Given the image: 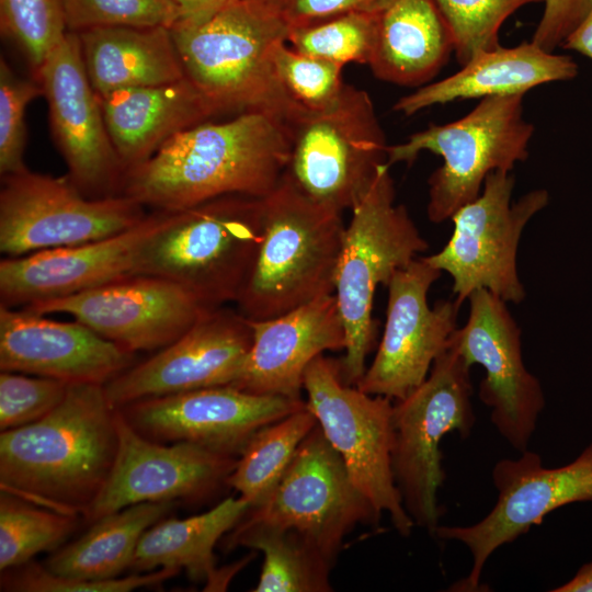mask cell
I'll list each match as a JSON object with an SVG mask.
<instances>
[{"mask_svg": "<svg viewBox=\"0 0 592 592\" xmlns=\"http://www.w3.org/2000/svg\"><path fill=\"white\" fill-rule=\"evenodd\" d=\"M76 527V514L49 509L1 490V571L26 563L42 551L59 548Z\"/></svg>", "mask_w": 592, "mask_h": 592, "instance_id": "d6a6232c", "label": "cell"}, {"mask_svg": "<svg viewBox=\"0 0 592 592\" xmlns=\"http://www.w3.org/2000/svg\"><path fill=\"white\" fill-rule=\"evenodd\" d=\"M261 198L230 194L169 212L133 275L168 280L208 307L236 303L262 239Z\"/></svg>", "mask_w": 592, "mask_h": 592, "instance_id": "5b68a950", "label": "cell"}, {"mask_svg": "<svg viewBox=\"0 0 592 592\" xmlns=\"http://www.w3.org/2000/svg\"><path fill=\"white\" fill-rule=\"evenodd\" d=\"M468 300L467 322L454 331L448 349L469 367L485 368L479 398L491 409V422L501 436L524 452L545 407L543 387L524 365L521 329L506 303L485 288L474 291Z\"/></svg>", "mask_w": 592, "mask_h": 592, "instance_id": "2e32d148", "label": "cell"}, {"mask_svg": "<svg viewBox=\"0 0 592 592\" xmlns=\"http://www.w3.org/2000/svg\"><path fill=\"white\" fill-rule=\"evenodd\" d=\"M514 183L508 171L489 173L478 197L451 217L454 230L444 248L424 257L451 275L459 306L479 288L505 303L519 304L526 296L517 274V247L526 224L548 204L549 195L538 189L511 203Z\"/></svg>", "mask_w": 592, "mask_h": 592, "instance_id": "8fae6325", "label": "cell"}, {"mask_svg": "<svg viewBox=\"0 0 592 592\" xmlns=\"http://www.w3.org/2000/svg\"><path fill=\"white\" fill-rule=\"evenodd\" d=\"M249 509L250 504L241 497H230L197 515L161 519L141 535L129 569L134 572L167 567L184 569L191 580L208 583L218 570L216 544Z\"/></svg>", "mask_w": 592, "mask_h": 592, "instance_id": "f546056e", "label": "cell"}, {"mask_svg": "<svg viewBox=\"0 0 592 592\" xmlns=\"http://www.w3.org/2000/svg\"><path fill=\"white\" fill-rule=\"evenodd\" d=\"M470 367L452 349L433 363L426 379L392 407L391 466L405 509L414 525L434 535L444 508L440 444L449 432L469 436L476 421Z\"/></svg>", "mask_w": 592, "mask_h": 592, "instance_id": "9c48e42d", "label": "cell"}, {"mask_svg": "<svg viewBox=\"0 0 592 592\" xmlns=\"http://www.w3.org/2000/svg\"><path fill=\"white\" fill-rule=\"evenodd\" d=\"M288 158L286 123L267 113L243 112L173 135L125 172L121 194L168 212L230 194L263 197L281 182Z\"/></svg>", "mask_w": 592, "mask_h": 592, "instance_id": "6da1fadb", "label": "cell"}, {"mask_svg": "<svg viewBox=\"0 0 592 592\" xmlns=\"http://www.w3.org/2000/svg\"><path fill=\"white\" fill-rule=\"evenodd\" d=\"M173 502H144L110 513L92 522L79 538L65 545L45 561L37 578L41 592H129V569L144 532L160 521Z\"/></svg>", "mask_w": 592, "mask_h": 592, "instance_id": "d4e9b609", "label": "cell"}, {"mask_svg": "<svg viewBox=\"0 0 592 592\" xmlns=\"http://www.w3.org/2000/svg\"><path fill=\"white\" fill-rule=\"evenodd\" d=\"M118 447L102 490L84 512L90 523L144 502L201 500L214 493L238 457L187 443H160L137 432L117 409Z\"/></svg>", "mask_w": 592, "mask_h": 592, "instance_id": "ffe728a7", "label": "cell"}, {"mask_svg": "<svg viewBox=\"0 0 592 592\" xmlns=\"http://www.w3.org/2000/svg\"><path fill=\"white\" fill-rule=\"evenodd\" d=\"M553 592H592V561L579 568L576 574Z\"/></svg>", "mask_w": 592, "mask_h": 592, "instance_id": "f6af8a7d", "label": "cell"}, {"mask_svg": "<svg viewBox=\"0 0 592 592\" xmlns=\"http://www.w3.org/2000/svg\"><path fill=\"white\" fill-rule=\"evenodd\" d=\"M385 163L366 194L356 203L344 229L334 282L345 332V354L339 362L342 379L355 386L366 371L377 331L373 301L379 284L425 251L421 236L403 205L395 204L394 180Z\"/></svg>", "mask_w": 592, "mask_h": 592, "instance_id": "8992f818", "label": "cell"}, {"mask_svg": "<svg viewBox=\"0 0 592 592\" xmlns=\"http://www.w3.org/2000/svg\"><path fill=\"white\" fill-rule=\"evenodd\" d=\"M304 390L308 408L353 483L379 515H389L400 535L409 536L414 522L405 509L391 466L392 400L346 385L339 362L323 354L306 368Z\"/></svg>", "mask_w": 592, "mask_h": 592, "instance_id": "30bf717a", "label": "cell"}, {"mask_svg": "<svg viewBox=\"0 0 592 592\" xmlns=\"http://www.w3.org/2000/svg\"><path fill=\"white\" fill-rule=\"evenodd\" d=\"M69 384L19 372L0 373V430L27 425L44 418L65 398Z\"/></svg>", "mask_w": 592, "mask_h": 592, "instance_id": "ab89813d", "label": "cell"}, {"mask_svg": "<svg viewBox=\"0 0 592 592\" xmlns=\"http://www.w3.org/2000/svg\"><path fill=\"white\" fill-rule=\"evenodd\" d=\"M0 26L34 72L68 32L60 0H0Z\"/></svg>", "mask_w": 592, "mask_h": 592, "instance_id": "8d00e7d4", "label": "cell"}, {"mask_svg": "<svg viewBox=\"0 0 592 592\" xmlns=\"http://www.w3.org/2000/svg\"><path fill=\"white\" fill-rule=\"evenodd\" d=\"M116 414L104 385H69L62 401L44 418L1 431V490L49 509L84 514L114 465Z\"/></svg>", "mask_w": 592, "mask_h": 592, "instance_id": "7a4b0ae2", "label": "cell"}, {"mask_svg": "<svg viewBox=\"0 0 592 592\" xmlns=\"http://www.w3.org/2000/svg\"><path fill=\"white\" fill-rule=\"evenodd\" d=\"M229 534L228 548L250 547L263 554V565L253 592L331 591L333 562L294 532L262 524L239 522Z\"/></svg>", "mask_w": 592, "mask_h": 592, "instance_id": "4dcf8cb0", "label": "cell"}, {"mask_svg": "<svg viewBox=\"0 0 592 592\" xmlns=\"http://www.w3.org/2000/svg\"><path fill=\"white\" fill-rule=\"evenodd\" d=\"M523 94L489 96L465 116L444 125H430L406 141L387 147V164H412L422 151L443 159L429 178L428 217L451 219L481 192L486 177L510 172L526 160L534 126L523 117Z\"/></svg>", "mask_w": 592, "mask_h": 592, "instance_id": "52a82bcc", "label": "cell"}, {"mask_svg": "<svg viewBox=\"0 0 592 592\" xmlns=\"http://www.w3.org/2000/svg\"><path fill=\"white\" fill-rule=\"evenodd\" d=\"M441 274L421 257L392 275L384 333L372 364L355 385L358 389L396 401L426 379L458 328L456 301L440 300L432 308L428 303L430 287Z\"/></svg>", "mask_w": 592, "mask_h": 592, "instance_id": "9a60e30c", "label": "cell"}, {"mask_svg": "<svg viewBox=\"0 0 592 592\" xmlns=\"http://www.w3.org/2000/svg\"><path fill=\"white\" fill-rule=\"evenodd\" d=\"M23 308L62 312L136 353L159 351L187 331L208 309L179 285L151 275H129L66 297Z\"/></svg>", "mask_w": 592, "mask_h": 592, "instance_id": "d6986e66", "label": "cell"}, {"mask_svg": "<svg viewBox=\"0 0 592 592\" xmlns=\"http://www.w3.org/2000/svg\"><path fill=\"white\" fill-rule=\"evenodd\" d=\"M591 8L592 0H545L532 42L547 52H554L583 21Z\"/></svg>", "mask_w": 592, "mask_h": 592, "instance_id": "60d3db41", "label": "cell"}, {"mask_svg": "<svg viewBox=\"0 0 592 592\" xmlns=\"http://www.w3.org/2000/svg\"><path fill=\"white\" fill-rule=\"evenodd\" d=\"M168 215V210H151L136 226L107 238L4 257L0 261V305L25 307L133 275L143 246Z\"/></svg>", "mask_w": 592, "mask_h": 592, "instance_id": "7402d4cb", "label": "cell"}, {"mask_svg": "<svg viewBox=\"0 0 592 592\" xmlns=\"http://www.w3.org/2000/svg\"><path fill=\"white\" fill-rule=\"evenodd\" d=\"M305 406L303 399L255 395L228 385L144 398L118 410L152 441L187 442L237 457L258 430Z\"/></svg>", "mask_w": 592, "mask_h": 592, "instance_id": "ac0fdd59", "label": "cell"}, {"mask_svg": "<svg viewBox=\"0 0 592 592\" xmlns=\"http://www.w3.org/2000/svg\"><path fill=\"white\" fill-rule=\"evenodd\" d=\"M275 76L285 93L307 111H322L333 105L344 89L338 64L295 50L287 41L272 49Z\"/></svg>", "mask_w": 592, "mask_h": 592, "instance_id": "d590c367", "label": "cell"}, {"mask_svg": "<svg viewBox=\"0 0 592 592\" xmlns=\"http://www.w3.org/2000/svg\"><path fill=\"white\" fill-rule=\"evenodd\" d=\"M119 194L89 197L70 178L29 169L1 177L0 251L9 258L121 234L148 214Z\"/></svg>", "mask_w": 592, "mask_h": 592, "instance_id": "7c38bea8", "label": "cell"}, {"mask_svg": "<svg viewBox=\"0 0 592 592\" xmlns=\"http://www.w3.org/2000/svg\"><path fill=\"white\" fill-rule=\"evenodd\" d=\"M498 498L492 510L467 526H441L434 535L457 540L471 555L463 590H476L488 558L540 525L550 512L574 502H592V442L571 463L546 468L542 457L528 449L516 459H500L492 469Z\"/></svg>", "mask_w": 592, "mask_h": 592, "instance_id": "5bb4252c", "label": "cell"}, {"mask_svg": "<svg viewBox=\"0 0 592 592\" xmlns=\"http://www.w3.org/2000/svg\"><path fill=\"white\" fill-rule=\"evenodd\" d=\"M261 204L262 239L235 303L250 320L334 294L345 229L342 213L312 202L284 177Z\"/></svg>", "mask_w": 592, "mask_h": 592, "instance_id": "277c9868", "label": "cell"}, {"mask_svg": "<svg viewBox=\"0 0 592 592\" xmlns=\"http://www.w3.org/2000/svg\"><path fill=\"white\" fill-rule=\"evenodd\" d=\"M317 423L306 403L304 408L258 430L241 452L227 485L248 501L250 509L264 503Z\"/></svg>", "mask_w": 592, "mask_h": 592, "instance_id": "1f68e13d", "label": "cell"}, {"mask_svg": "<svg viewBox=\"0 0 592 592\" xmlns=\"http://www.w3.org/2000/svg\"><path fill=\"white\" fill-rule=\"evenodd\" d=\"M252 344L234 385L255 395L301 399L308 365L325 351L345 349V332L334 294L283 315L250 320Z\"/></svg>", "mask_w": 592, "mask_h": 592, "instance_id": "cb8c5ba5", "label": "cell"}, {"mask_svg": "<svg viewBox=\"0 0 592 592\" xmlns=\"http://www.w3.org/2000/svg\"><path fill=\"white\" fill-rule=\"evenodd\" d=\"M289 27L303 26L333 16L380 11L390 0H276Z\"/></svg>", "mask_w": 592, "mask_h": 592, "instance_id": "b9f144b4", "label": "cell"}, {"mask_svg": "<svg viewBox=\"0 0 592 592\" xmlns=\"http://www.w3.org/2000/svg\"><path fill=\"white\" fill-rule=\"evenodd\" d=\"M77 34L87 75L98 95L185 78L169 27H96Z\"/></svg>", "mask_w": 592, "mask_h": 592, "instance_id": "83f0119b", "label": "cell"}, {"mask_svg": "<svg viewBox=\"0 0 592 592\" xmlns=\"http://www.w3.org/2000/svg\"><path fill=\"white\" fill-rule=\"evenodd\" d=\"M43 94L39 82L18 75L0 58V174L19 173L27 169L24 163L26 140L25 110L36 96Z\"/></svg>", "mask_w": 592, "mask_h": 592, "instance_id": "f35d334b", "label": "cell"}, {"mask_svg": "<svg viewBox=\"0 0 592 592\" xmlns=\"http://www.w3.org/2000/svg\"><path fill=\"white\" fill-rule=\"evenodd\" d=\"M454 52L453 36L434 0H390L380 11L368 66L398 86L431 80Z\"/></svg>", "mask_w": 592, "mask_h": 592, "instance_id": "f1b7e54d", "label": "cell"}, {"mask_svg": "<svg viewBox=\"0 0 592 592\" xmlns=\"http://www.w3.org/2000/svg\"><path fill=\"white\" fill-rule=\"evenodd\" d=\"M379 516L317 423L272 494L241 522L294 532L333 562L344 537Z\"/></svg>", "mask_w": 592, "mask_h": 592, "instance_id": "4fadbf2b", "label": "cell"}, {"mask_svg": "<svg viewBox=\"0 0 592 592\" xmlns=\"http://www.w3.org/2000/svg\"><path fill=\"white\" fill-rule=\"evenodd\" d=\"M380 11L351 12L291 27L287 43L301 54L340 66L368 65L377 41Z\"/></svg>", "mask_w": 592, "mask_h": 592, "instance_id": "836d02e7", "label": "cell"}, {"mask_svg": "<svg viewBox=\"0 0 592 592\" xmlns=\"http://www.w3.org/2000/svg\"><path fill=\"white\" fill-rule=\"evenodd\" d=\"M561 47L576 50L592 59V8L583 21L565 39Z\"/></svg>", "mask_w": 592, "mask_h": 592, "instance_id": "ee69618b", "label": "cell"}, {"mask_svg": "<svg viewBox=\"0 0 592 592\" xmlns=\"http://www.w3.org/2000/svg\"><path fill=\"white\" fill-rule=\"evenodd\" d=\"M289 29L276 0H232L198 25L170 30L185 78L216 115L263 112L287 125L305 111L272 64V49Z\"/></svg>", "mask_w": 592, "mask_h": 592, "instance_id": "3957f363", "label": "cell"}, {"mask_svg": "<svg viewBox=\"0 0 592 592\" xmlns=\"http://www.w3.org/2000/svg\"><path fill=\"white\" fill-rule=\"evenodd\" d=\"M577 73L572 58L547 52L532 41L514 47L500 45L478 53L449 77L400 98L394 110L410 116L457 100L524 95L537 86L569 80Z\"/></svg>", "mask_w": 592, "mask_h": 592, "instance_id": "484cf974", "label": "cell"}, {"mask_svg": "<svg viewBox=\"0 0 592 592\" xmlns=\"http://www.w3.org/2000/svg\"><path fill=\"white\" fill-rule=\"evenodd\" d=\"M68 32L96 27L172 29L180 9L172 0H60Z\"/></svg>", "mask_w": 592, "mask_h": 592, "instance_id": "74e56055", "label": "cell"}, {"mask_svg": "<svg viewBox=\"0 0 592 592\" xmlns=\"http://www.w3.org/2000/svg\"><path fill=\"white\" fill-rule=\"evenodd\" d=\"M98 96L125 172L150 158L177 133L217 116L186 78Z\"/></svg>", "mask_w": 592, "mask_h": 592, "instance_id": "4316f807", "label": "cell"}, {"mask_svg": "<svg viewBox=\"0 0 592 592\" xmlns=\"http://www.w3.org/2000/svg\"><path fill=\"white\" fill-rule=\"evenodd\" d=\"M34 75L70 180L89 197L119 195L125 168L87 75L78 34L67 32Z\"/></svg>", "mask_w": 592, "mask_h": 592, "instance_id": "e0dca14e", "label": "cell"}, {"mask_svg": "<svg viewBox=\"0 0 592 592\" xmlns=\"http://www.w3.org/2000/svg\"><path fill=\"white\" fill-rule=\"evenodd\" d=\"M180 9V20L173 27L198 25L232 0H172ZM172 27V29H173Z\"/></svg>", "mask_w": 592, "mask_h": 592, "instance_id": "7bdbcfd3", "label": "cell"}, {"mask_svg": "<svg viewBox=\"0 0 592 592\" xmlns=\"http://www.w3.org/2000/svg\"><path fill=\"white\" fill-rule=\"evenodd\" d=\"M545 0H434L454 41L463 66L478 53L500 46L502 24L515 11Z\"/></svg>", "mask_w": 592, "mask_h": 592, "instance_id": "e575fe53", "label": "cell"}, {"mask_svg": "<svg viewBox=\"0 0 592 592\" xmlns=\"http://www.w3.org/2000/svg\"><path fill=\"white\" fill-rule=\"evenodd\" d=\"M289 158L284 172L300 193L343 213L366 194L387 163L385 133L369 94L346 84L322 111H303L287 124Z\"/></svg>", "mask_w": 592, "mask_h": 592, "instance_id": "ba28073f", "label": "cell"}, {"mask_svg": "<svg viewBox=\"0 0 592 592\" xmlns=\"http://www.w3.org/2000/svg\"><path fill=\"white\" fill-rule=\"evenodd\" d=\"M252 344L250 319L238 309H208L187 331L148 360L104 384L116 409L144 398L231 386Z\"/></svg>", "mask_w": 592, "mask_h": 592, "instance_id": "44dd1931", "label": "cell"}, {"mask_svg": "<svg viewBox=\"0 0 592 592\" xmlns=\"http://www.w3.org/2000/svg\"><path fill=\"white\" fill-rule=\"evenodd\" d=\"M132 353L88 326L0 305V369L104 385L134 363Z\"/></svg>", "mask_w": 592, "mask_h": 592, "instance_id": "603a6c76", "label": "cell"}]
</instances>
